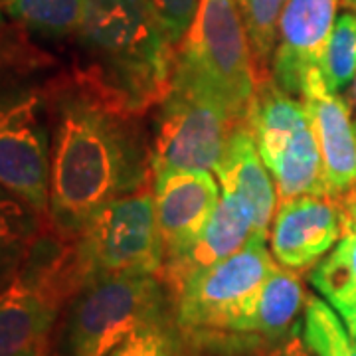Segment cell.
<instances>
[{
    "mask_svg": "<svg viewBox=\"0 0 356 356\" xmlns=\"http://www.w3.org/2000/svg\"><path fill=\"white\" fill-rule=\"evenodd\" d=\"M214 172L222 191L236 196L250 210L255 232L267 234L280 196L245 119L232 131Z\"/></svg>",
    "mask_w": 356,
    "mask_h": 356,
    "instance_id": "15",
    "label": "cell"
},
{
    "mask_svg": "<svg viewBox=\"0 0 356 356\" xmlns=\"http://www.w3.org/2000/svg\"><path fill=\"white\" fill-rule=\"evenodd\" d=\"M344 6L346 8H355L356 10V0H344Z\"/></svg>",
    "mask_w": 356,
    "mask_h": 356,
    "instance_id": "28",
    "label": "cell"
},
{
    "mask_svg": "<svg viewBox=\"0 0 356 356\" xmlns=\"http://www.w3.org/2000/svg\"><path fill=\"white\" fill-rule=\"evenodd\" d=\"M245 123L281 202L327 194L315 131L299 97L281 89L271 77L257 81Z\"/></svg>",
    "mask_w": 356,
    "mask_h": 356,
    "instance_id": "8",
    "label": "cell"
},
{
    "mask_svg": "<svg viewBox=\"0 0 356 356\" xmlns=\"http://www.w3.org/2000/svg\"><path fill=\"white\" fill-rule=\"evenodd\" d=\"M341 236V198L301 196L280 204L271 226V252L283 267L301 271L315 266Z\"/></svg>",
    "mask_w": 356,
    "mask_h": 356,
    "instance_id": "12",
    "label": "cell"
},
{
    "mask_svg": "<svg viewBox=\"0 0 356 356\" xmlns=\"http://www.w3.org/2000/svg\"><path fill=\"white\" fill-rule=\"evenodd\" d=\"M50 156L48 91L18 79H0V186L20 196L46 222Z\"/></svg>",
    "mask_w": 356,
    "mask_h": 356,
    "instance_id": "10",
    "label": "cell"
},
{
    "mask_svg": "<svg viewBox=\"0 0 356 356\" xmlns=\"http://www.w3.org/2000/svg\"><path fill=\"white\" fill-rule=\"evenodd\" d=\"M341 0H287L271 62V79L301 97L307 76L318 70Z\"/></svg>",
    "mask_w": 356,
    "mask_h": 356,
    "instance_id": "13",
    "label": "cell"
},
{
    "mask_svg": "<svg viewBox=\"0 0 356 356\" xmlns=\"http://www.w3.org/2000/svg\"><path fill=\"white\" fill-rule=\"evenodd\" d=\"M318 72L331 93H339L356 76V16L341 14L318 62Z\"/></svg>",
    "mask_w": 356,
    "mask_h": 356,
    "instance_id": "23",
    "label": "cell"
},
{
    "mask_svg": "<svg viewBox=\"0 0 356 356\" xmlns=\"http://www.w3.org/2000/svg\"><path fill=\"white\" fill-rule=\"evenodd\" d=\"M303 339L313 356H356V339L331 307L317 297L307 299Z\"/></svg>",
    "mask_w": 356,
    "mask_h": 356,
    "instance_id": "22",
    "label": "cell"
},
{
    "mask_svg": "<svg viewBox=\"0 0 356 356\" xmlns=\"http://www.w3.org/2000/svg\"><path fill=\"white\" fill-rule=\"evenodd\" d=\"M285 4L287 0H242L238 4L250 42L255 83L271 77V62L280 38V22Z\"/></svg>",
    "mask_w": 356,
    "mask_h": 356,
    "instance_id": "19",
    "label": "cell"
},
{
    "mask_svg": "<svg viewBox=\"0 0 356 356\" xmlns=\"http://www.w3.org/2000/svg\"><path fill=\"white\" fill-rule=\"evenodd\" d=\"M72 295L67 242L46 228L20 273L0 291V356H48Z\"/></svg>",
    "mask_w": 356,
    "mask_h": 356,
    "instance_id": "7",
    "label": "cell"
},
{
    "mask_svg": "<svg viewBox=\"0 0 356 356\" xmlns=\"http://www.w3.org/2000/svg\"><path fill=\"white\" fill-rule=\"evenodd\" d=\"M172 299L154 273H117L86 283L56 327L60 356H109L127 339L172 318Z\"/></svg>",
    "mask_w": 356,
    "mask_h": 356,
    "instance_id": "3",
    "label": "cell"
},
{
    "mask_svg": "<svg viewBox=\"0 0 356 356\" xmlns=\"http://www.w3.org/2000/svg\"><path fill=\"white\" fill-rule=\"evenodd\" d=\"M153 194L166 266L182 257L200 238L220 202V194L212 175L200 170L156 175L153 177Z\"/></svg>",
    "mask_w": 356,
    "mask_h": 356,
    "instance_id": "11",
    "label": "cell"
},
{
    "mask_svg": "<svg viewBox=\"0 0 356 356\" xmlns=\"http://www.w3.org/2000/svg\"><path fill=\"white\" fill-rule=\"evenodd\" d=\"M172 76L184 77L245 119L255 72L238 0H200L198 13L177 48Z\"/></svg>",
    "mask_w": 356,
    "mask_h": 356,
    "instance_id": "6",
    "label": "cell"
},
{
    "mask_svg": "<svg viewBox=\"0 0 356 356\" xmlns=\"http://www.w3.org/2000/svg\"><path fill=\"white\" fill-rule=\"evenodd\" d=\"M339 315L343 318L344 327L348 329V332L353 334L356 339V299L353 303H348V305H344L343 309H339Z\"/></svg>",
    "mask_w": 356,
    "mask_h": 356,
    "instance_id": "27",
    "label": "cell"
},
{
    "mask_svg": "<svg viewBox=\"0 0 356 356\" xmlns=\"http://www.w3.org/2000/svg\"><path fill=\"white\" fill-rule=\"evenodd\" d=\"M2 6H4V2L0 0V26H2Z\"/></svg>",
    "mask_w": 356,
    "mask_h": 356,
    "instance_id": "29",
    "label": "cell"
},
{
    "mask_svg": "<svg viewBox=\"0 0 356 356\" xmlns=\"http://www.w3.org/2000/svg\"><path fill=\"white\" fill-rule=\"evenodd\" d=\"M309 281L332 309H343L356 299V234H343L331 254L311 271Z\"/></svg>",
    "mask_w": 356,
    "mask_h": 356,
    "instance_id": "21",
    "label": "cell"
},
{
    "mask_svg": "<svg viewBox=\"0 0 356 356\" xmlns=\"http://www.w3.org/2000/svg\"><path fill=\"white\" fill-rule=\"evenodd\" d=\"M147 2L156 14V18L161 20L175 48H178L182 40L186 38L196 18L200 0H147Z\"/></svg>",
    "mask_w": 356,
    "mask_h": 356,
    "instance_id": "25",
    "label": "cell"
},
{
    "mask_svg": "<svg viewBox=\"0 0 356 356\" xmlns=\"http://www.w3.org/2000/svg\"><path fill=\"white\" fill-rule=\"evenodd\" d=\"M2 58H4V54H2V51H0V62H2Z\"/></svg>",
    "mask_w": 356,
    "mask_h": 356,
    "instance_id": "30",
    "label": "cell"
},
{
    "mask_svg": "<svg viewBox=\"0 0 356 356\" xmlns=\"http://www.w3.org/2000/svg\"><path fill=\"white\" fill-rule=\"evenodd\" d=\"M77 74L125 113L143 117L170 89L177 48L147 0H86Z\"/></svg>",
    "mask_w": 356,
    "mask_h": 356,
    "instance_id": "2",
    "label": "cell"
},
{
    "mask_svg": "<svg viewBox=\"0 0 356 356\" xmlns=\"http://www.w3.org/2000/svg\"><path fill=\"white\" fill-rule=\"evenodd\" d=\"M305 301L307 293L299 275L293 269L275 266L257 295L250 317L243 321L238 337L266 343L280 341L293 329Z\"/></svg>",
    "mask_w": 356,
    "mask_h": 356,
    "instance_id": "17",
    "label": "cell"
},
{
    "mask_svg": "<svg viewBox=\"0 0 356 356\" xmlns=\"http://www.w3.org/2000/svg\"><path fill=\"white\" fill-rule=\"evenodd\" d=\"M48 95V228L70 242L105 204L149 184L151 145L139 117L107 102L77 72L56 81Z\"/></svg>",
    "mask_w": 356,
    "mask_h": 356,
    "instance_id": "1",
    "label": "cell"
},
{
    "mask_svg": "<svg viewBox=\"0 0 356 356\" xmlns=\"http://www.w3.org/2000/svg\"><path fill=\"white\" fill-rule=\"evenodd\" d=\"M266 240V232H254L240 252L192 273L170 293L180 331L202 341L238 337L275 269Z\"/></svg>",
    "mask_w": 356,
    "mask_h": 356,
    "instance_id": "5",
    "label": "cell"
},
{
    "mask_svg": "<svg viewBox=\"0 0 356 356\" xmlns=\"http://www.w3.org/2000/svg\"><path fill=\"white\" fill-rule=\"evenodd\" d=\"M301 99L315 131L329 196H343L356 186V125L339 93H331L318 70L307 76Z\"/></svg>",
    "mask_w": 356,
    "mask_h": 356,
    "instance_id": "14",
    "label": "cell"
},
{
    "mask_svg": "<svg viewBox=\"0 0 356 356\" xmlns=\"http://www.w3.org/2000/svg\"><path fill=\"white\" fill-rule=\"evenodd\" d=\"M240 123L212 93L172 76L170 89L154 113L153 177L168 170H214L232 131Z\"/></svg>",
    "mask_w": 356,
    "mask_h": 356,
    "instance_id": "9",
    "label": "cell"
},
{
    "mask_svg": "<svg viewBox=\"0 0 356 356\" xmlns=\"http://www.w3.org/2000/svg\"><path fill=\"white\" fill-rule=\"evenodd\" d=\"M254 232V218L250 210L236 196L224 192L200 238L182 257L163 267L161 280L165 281L168 293L175 291L192 273L240 252Z\"/></svg>",
    "mask_w": 356,
    "mask_h": 356,
    "instance_id": "16",
    "label": "cell"
},
{
    "mask_svg": "<svg viewBox=\"0 0 356 356\" xmlns=\"http://www.w3.org/2000/svg\"><path fill=\"white\" fill-rule=\"evenodd\" d=\"M240 2H242V0H238V4H240Z\"/></svg>",
    "mask_w": 356,
    "mask_h": 356,
    "instance_id": "32",
    "label": "cell"
},
{
    "mask_svg": "<svg viewBox=\"0 0 356 356\" xmlns=\"http://www.w3.org/2000/svg\"><path fill=\"white\" fill-rule=\"evenodd\" d=\"M163 266L165 245L149 184L105 204L67 242V277L74 295L97 277L117 273L161 275Z\"/></svg>",
    "mask_w": 356,
    "mask_h": 356,
    "instance_id": "4",
    "label": "cell"
},
{
    "mask_svg": "<svg viewBox=\"0 0 356 356\" xmlns=\"http://www.w3.org/2000/svg\"><path fill=\"white\" fill-rule=\"evenodd\" d=\"M48 222L14 192L0 186V291L20 273Z\"/></svg>",
    "mask_w": 356,
    "mask_h": 356,
    "instance_id": "18",
    "label": "cell"
},
{
    "mask_svg": "<svg viewBox=\"0 0 356 356\" xmlns=\"http://www.w3.org/2000/svg\"><path fill=\"white\" fill-rule=\"evenodd\" d=\"M2 2L4 8L20 24L51 38L77 34L86 10V0H2Z\"/></svg>",
    "mask_w": 356,
    "mask_h": 356,
    "instance_id": "20",
    "label": "cell"
},
{
    "mask_svg": "<svg viewBox=\"0 0 356 356\" xmlns=\"http://www.w3.org/2000/svg\"><path fill=\"white\" fill-rule=\"evenodd\" d=\"M355 188H356V186H355Z\"/></svg>",
    "mask_w": 356,
    "mask_h": 356,
    "instance_id": "33",
    "label": "cell"
},
{
    "mask_svg": "<svg viewBox=\"0 0 356 356\" xmlns=\"http://www.w3.org/2000/svg\"><path fill=\"white\" fill-rule=\"evenodd\" d=\"M343 206V234H356V188L339 196Z\"/></svg>",
    "mask_w": 356,
    "mask_h": 356,
    "instance_id": "26",
    "label": "cell"
},
{
    "mask_svg": "<svg viewBox=\"0 0 356 356\" xmlns=\"http://www.w3.org/2000/svg\"><path fill=\"white\" fill-rule=\"evenodd\" d=\"M355 99H356V81H355Z\"/></svg>",
    "mask_w": 356,
    "mask_h": 356,
    "instance_id": "31",
    "label": "cell"
},
{
    "mask_svg": "<svg viewBox=\"0 0 356 356\" xmlns=\"http://www.w3.org/2000/svg\"><path fill=\"white\" fill-rule=\"evenodd\" d=\"M109 356H180L175 317L140 329Z\"/></svg>",
    "mask_w": 356,
    "mask_h": 356,
    "instance_id": "24",
    "label": "cell"
}]
</instances>
